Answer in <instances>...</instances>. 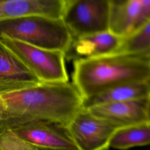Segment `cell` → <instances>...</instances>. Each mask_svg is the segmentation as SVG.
Listing matches in <instances>:
<instances>
[{"instance_id":"cell-1","label":"cell","mask_w":150,"mask_h":150,"mask_svg":"<svg viewBox=\"0 0 150 150\" xmlns=\"http://www.w3.org/2000/svg\"><path fill=\"white\" fill-rule=\"evenodd\" d=\"M0 131L35 121L66 127L83 108V98L72 82L45 83L0 96Z\"/></svg>"},{"instance_id":"cell-2","label":"cell","mask_w":150,"mask_h":150,"mask_svg":"<svg viewBox=\"0 0 150 150\" xmlns=\"http://www.w3.org/2000/svg\"><path fill=\"white\" fill-rule=\"evenodd\" d=\"M150 79V56L114 53L73 61L72 83L83 99L116 86Z\"/></svg>"},{"instance_id":"cell-3","label":"cell","mask_w":150,"mask_h":150,"mask_svg":"<svg viewBox=\"0 0 150 150\" xmlns=\"http://www.w3.org/2000/svg\"><path fill=\"white\" fill-rule=\"evenodd\" d=\"M0 38L15 39L41 49L64 53L73 40L62 19L38 15L0 21Z\"/></svg>"},{"instance_id":"cell-4","label":"cell","mask_w":150,"mask_h":150,"mask_svg":"<svg viewBox=\"0 0 150 150\" xmlns=\"http://www.w3.org/2000/svg\"><path fill=\"white\" fill-rule=\"evenodd\" d=\"M1 150H78L66 128L35 121L0 131Z\"/></svg>"},{"instance_id":"cell-5","label":"cell","mask_w":150,"mask_h":150,"mask_svg":"<svg viewBox=\"0 0 150 150\" xmlns=\"http://www.w3.org/2000/svg\"><path fill=\"white\" fill-rule=\"evenodd\" d=\"M0 40L41 81H69L64 52L41 49L6 38H0Z\"/></svg>"},{"instance_id":"cell-6","label":"cell","mask_w":150,"mask_h":150,"mask_svg":"<svg viewBox=\"0 0 150 150\" xmlns=\"http://www.w3.org/2000/svg\"><path fill=\"white\" fill-rule=\"evenodd\" d=\"M110 0H66L62 19L73 39L109 30Z\"/></svg>"},{"instance_id":"cell-7","label":"cell","mask_w":150,"mask_h":150,"mask_svg":"<svg viewBox=\"0 0 150 150\" xmlns=\"http://www.w3.org/2000/svg\"><path fill=\"white\" fill-rule=\"evenodd\" d=\"M78 150H105L119 129L82 108L66 127Z\"/></svg>"},{"instance_id":"cell-8","label":"cell","mask_w":150,"mask_h":150,"mask_svg":"<svg viewBox=\"0 0 150 150\" xmlns=\"http://www.w3.org/2000/svg\"><path fill=\"white\" fill-rule=\"evenodd\" d=\"M149 98L104 104L86 110L117 128L150 125Z\"/></svg>"},{"instance_id":"cell-9","label":"cell","mask_w":150,"mask_h":150,"mask_svg":"<svg viewBox=\"0 0 150 150\" xmlns=\"http://www.w3.org/2000/svg\"><path fill=\"white\" fill-rule=\"evenodd\" d=\"M150 20V0H110L109 31L124 39Z\"/></svg>"},{"instance_id":"cell-10","label":"cell","mask_w":150,"mask_h":150,"mask_svg":"<svg viewBox=\"0 0 150 150\" xmlns=\"http://www.w3.org/2000/svg\"><path fill=\"white\" fill-rule=\"evenodd\" d=\"M43 83L0 40V96Z\"/></svg>"},{"instance_id":"cell-11","label":"cell","mask_w":150,"mask_h":150,"mask_svg":"<svg viewBox=\"0 0 150 150\" xmlns=\"http://www.w3.org/2000/svg\"><path fill=\"white\" fill-rule=\"evenodd\" d=\"M122 40L109 30L73 39L65 57L74 61L111 54L117 50Z\"/></svg>"},{"instance_id":"cell-12","label":"cell","mask_w":150,"mask_h":150,"mask_svg":"<svg viewBox=\"0 0 150 150\" xmlns=\"http://www.w3.org/2000/svg\"><path fill=\"white\" fill-rule=\"evenodd\" d=\"M66 0H0V21L28 15L62 19Z\"/></svg>"},{"instance_id":"cell-13","label":"cell","mask_w":150,"mask_h":150,"mask_svg":"<svg viewBox=\"0 0 150 150\" xmlns=\"http://www.w3.org/2000/svg\"><path fill=\"white\" fill-rule=\"evenodd\" d=\"M150 98V79L131 81L113 87L98 94L83 99V108L104 104Z\"/></svg>"},{"instance_id":"cell-14","label":"cell","mask_w":150,"mask_h":150,"mask_svg":"<svg viewBox=\"0 0 150 150\" xmlns=\"http://www.w3.org/2000/svg\"><path fill=\"white\" fill-rule=\"evenodd\" d=\"M150 145V125H141L118 129L113 135L110 147L126 150Z\"/></svg>"},{"instance_id":"cell-15","label":"cell","mask_w":150,"mask_h":150,"mask_svg":"<svg viewBox=\"0 0 150 150\" xmlns=\"http://www.w3.org/2000/svg\"><path fill=\"white\" fill-rule=\"evenodd\" d=\"M149 52L150 20L131 35L122 39L120 46L114 53L149 56Z\"/></svg>"},{"instance_id":"cell-16","label":"cell","mask_w":150,"mask_h":150,"mask_svg":"<svg viewBox=\"0 0 150 150\" xmlns=\"http://www.w3.org/2000/svg\"><path fill=\"white\" fill-rule=\"evenodd\" d=\"M3 111H4V103H3V101L0 97V120H1V117L2 115Z\"/></svg>"},{"instance_id":"cell-17","label":"cell","mask_w":150,"mask_h":150,"mask_svg":"<svg viewBox=\"0 0 150 150\" xmlns=\"http://www.w3.org/2000/svg\"><path fill=\"white\" fill-rule=\"evenodd\" d=\"M149 112H150V98H149Z\"/></svg>"},{"instance_id":"cell-18","label":"cell","mask_w":150,"mask_h":150,"mask_svg":"<svg viewBox=\"0 0 150 150\" xmlns=\"http://www.w3.org/2000/svg\"><path fill=\"white\" fill-rule=\"evenodd\" d=\"M105 150H109V149H105Z\"/></svg>"},{"instance_id":"cell-19","label":"cell","mask_w":150,"mask_h":150,"mask_svg":"<svg viewBox=\"0 0 150 150\" xmlns=\"http://www.w3.org/2000/svg\"><path fill=\"white\" fill-rule=\"evenodd\" d=\"M149 56H150V52H149Z\"/></svg>"},{"instance_id":"cell-20","label":"cell","mask_w":150,"mask_h":150,"mask_svg":"<svg viewBox=\"0 0 150 150\" xmlns=\"http://www.w3.org/2000/svg\"><path fill=\"white\" fill-rule=\"evenodd\" d=\"M0 150H1V149H0Z\"/></svg>"}]
</instances>
